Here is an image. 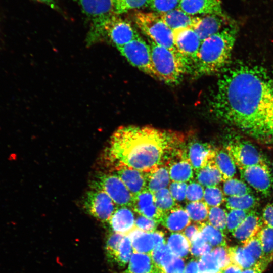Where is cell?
<instances>
[{
	"label": "cell",
	"instance_id": "cell-1",
	"mask_svg": "<svg viewBox=\"0 0 273 273\" xmlns=\"http://www.w3.org/2000/svg\"><path fill=\"white\" fill-rule=\"evenodd\" d=\"M222 71L211 111L255 140L273 145V77L260 67L249 65Z\"/></svg>",
	"mask_w": 273,
	"mask_h": 273
},
{
	"label": "cell",
	"instance_id": "cell-2",
	"mask_svg": "<svg viewBox=\"0 0 273 273\" xmlns=\"http://www.w3.org/2000/svg\"><path fill=\"white\" fill-rule=\"evenodd\" d=\"M186 140V135L180 131L148 125L122 126L111 136L106 156L116 168L149 172L166 165Z\"/></svg>",
	"mask_w": 273,
	"mask_h": 273
},
{
	"label": "cell",
	"instance_id": "cell-3",
	"mask_svg": "<svg viewBox=\"0 0 273 273\" xmlns=\"http://www.w3.org/2000/svg\"><path fill=\"white\" fill-rule=\"evenodd\" d=\"M237 32L235 22L202 42L193 70L195 75H210L227 66Z\"/></svg>",
	"mask_w": 273,
	"mask_h": 273
},
{
	"label": "cell",
	"instance_id": "cell-4",
	"mask_svg": "<svg viewBox=\"0 0 273 273\" xmlns=\"http://www.w3.org/2000/svg\"><path fill=\"white\" fill-rule=\"evenodd\" d=\"M155 78L168 84L179 82L187 71L181 58L169 49L148 39Z\"/></svg>",
	"mask_w": 273,
	"mask_h": 273
},
{
	"label": "cell",
	"instance_id": "cell-5",
	"mask_svg": "<svg viewBox=\"0 0 273 273\" xmlns=\"http://www.w3.org/2000/svg\"><path fill=\"white\" fill-rule=\"evenodd\" d=\"M132 18L136 26L148 38L172 51L181 58L185 65L175 46L173 31L164 22L158 13L136 11L133 14Z\"/></svg>",
	"mask_w": 273,
	"mask_h": 273
},
{
	"label": "cell",
	"instance_id": "cell-6",
	"mask_svg": "<svg viewBox=\"0 0 273 273\" xmlns=\"http://www.w3.org/2000/svg\"><path fill=\"white\" fill-rule=\"evenodd\" d=\"M91 22L88 36L93 42L103 35V27L115 13V0H75Z\"/></svg>",
	"mask_w": 273,
	"mask_h": 273
},
{
	"label": "cell",
	"instance_id": "cell-7",
	"mask_svg": "<svg viewBox=\"0 0 273 273\" xmlns=\"http://www.w3.org/2000/svg\"><path fill=\"white\" fill-rule=\"evenodd\" d=\"M92 186L106 193L117 206L131 207L133 195L115 174L98 175Z\"/></svg>",
	"mask_w": 273,
	"mask_h": 273
},
{
	"label": "cell",
	"instance_id": "cell-8",
	"mask_svg": "<svg viewBox=\"0 0 273 273\" xmlns=\"http://www.w3.org/2000/svg\"><path fill=\"white\" fill-rule=\"evenodd\" d=\"M175 46L181 56L187 71H192L197 61L202 43L192 28H180L173 31Z\"/></svg>",
	"mask_w": 273,
	"mask_h": 273
},
{
	"label": "cell",
	"instance_id": "cell-9",
	"mask_svg": "<svg viewBox=\"0 0 273 273\" xmlns=\"http://www.w3.org/2000/svg\"><path fill=\"white\" fill-rule=\"evenodd\" d=\"M117 49L132 66L155 78L149 44L141 36Z\"/></svg>",
	"mask_w": 273,
	"mask_h": 273
},
{
	"label": "cell",
	"instance_id": "cell-10",
	"mask_svg": "<svg viewBox=\"0 0 273 273\" xmlns=\"http://www.w3.org/2000/svg\"><path fill=\"white\" fill-rule=\"evenodd\" d=\"M225 149L239 169L256 164H267L264 155L248 141L234 139L228 143Z\"/></svg>",
	"mask_w": 273,
	"mask_h": 273
},
{
	"label": "cell",
	"instance_id": "cell-11",
	"mask_svg": "<svg viewBox=\"0 0 273 273\" xmlns=\"http://www.w3.org/2000/svg\"><path fill=\"white\" fill-rule=\"evenodd\" d=\"M139 36L129 22L115 14L105 23L102 37L107 36L118 48Z\"/></svg>",
	"mask_w": 273,
	"mask_h": 273
},
{
	"label": "cell",
	"instance_id": "cell-12",
	"mask_svg": "<svg viewBox=\"0 0 273 273\" xmlns=\"http://www.w3.org/2000/svg\"><path fill=\"white\" fill-rule=\"evenodd\" d=\"M84 207L89 214L102 222H108L117 208L106 193L95 189L87 193Z\"/></svg>",
	"mask_w": 273,
	"mask_h": 273
},
{
	"label": "cell",
	"instance_id": "cell-13",
	"mask_svg": "<svg viewBox=\"0 0 273 273\" xmlns=\"http://www.w3.org/2000/svg\"><path fill=\"white\" fill-rule=\"evenodd\" d=\"M242 178L257 191L268 196L273 189V176L267 164L239 169Z\"/></svg>",
	"mask_w": 273,
	"mask_h": 273
},
{
	"label": "cell",
	"instance_id": "cell-14",
	"mask_svg": "<svg viewBox=\"0 0 273 273\" xmlns=\"http://www.w3.org/2000/svg\"><path fill=\"white\" fill-rule=\"evenodd\" d=\"M234 23L233 20L225 13L208 14L201 17L200 20L194 29L202 42Z\"/></svg>",
	"mask_w": 273,
	"mask_h": 273
},
{
	"label": "cell",
	"instance_id": "cell-15",
	"mask_svg": "<svg viewBox=\"0 0 273 273\" xmlns=\"http://www.w3.org/2000/svg\"><path fill=\"white\" fill-rule=\"evenodd\" d=\"M215 148H212L204 159L200 168L195 172L200 184L206 187L216 186L223 180L215 162Z\"/></svg>",
	"mask_w": 273,
	"mask_h": 273
},
{
	"label": "cell",
	"instance_id": "cell-16",
	"mask_svg": "<svg viewBox=\"0 0 273 273\" xmlns=\"http://www.w3.org/2000/svg\"><path fill=\"white\" fill-rule=\"evenodd\" d=\"M166 165L168 167L170 178L172 181L186 183L193 177V168L181 149Z\"/></svg>",
	"mask_w": 273,
	"mask_h": 273
},
{
	"label": "cell",
	"instance_id": "cell-17",
	"mask_svg": "<svg viewBox=\"0 0 273 273\" xmlns=\"http://www.w3.org/2000/svg\"><path fill=\"white\" fill-rule=\"evenodd\" d=\"M131 207L139 214L158 221L162 213L155 204L154 194L147 189L133 195Z\"/></svg>",
	"mask_w": 273,
	"mask_h": 273
},
{
	"label": "cell",
	"instance_id": "cell-18",
	"mask_svg": "<svg viewBox=\"0 0 273 273\" xmlns=\"http://www.w3.org/2000/svg\"><path fill=\"white\" fill-rule=\"evenodd\" d=\"M178 8L192 16L224 14L220 0H180Z\"/></svg>",
	"mask_w": 273,
	"mask_h": 273
},
{
	"label": "cell",
	"instance_id": "cell-19",
	"mask_svg": "<svg viewBox=\"0 0 273 273\" xmlns=\"http://www.w3.org/2000/svg\"><path fill=\"white\" fill-rule=\"evenodd\" d=\"M159 223L172 232H179L191 223V219L185 209L176 205L173 208L162 212Z\"/></svg>",
	"mask_w": 273,
	"mask_h": 273
},
{
	"label": "cell",
	"instance_id": "cell-20",
	"mask_svg": "<svg viewBox=\"0 0 273 273\" xmlns=\"http://www.w3.org/2000/svg\"><path fill=\"white\" fill-rule=\"evenodd\" d=\"M118 176L133 195L147 189V174L135 169L122 167L116 168Z\"/></svg>",
	"mask_w": 273,
	"mask_h": 273
},
{
	"label": "cell",
	"instance_id": "cell-21",
	"mask_svg": "<svg viewBox=\"0 0 273 273\" xmlns=\"http://www.w3.org/2000/svg\"><path fill=\"white\" fill-rule=\"evenodd\" d=\"M158 14L164 22L172 31L180 28L194 29L201 19V17L189 15L178 8Z\"/></svg>",
	"mask_w": 273,
	"mask_h": 273
},
{
	"label": "cell",
	"instance_id": "cell-22",
	"mask_svg": "<svg viewBox=\"0 0 273 273\" xmlns=\"http://www.w3.org/2000/svg\"><path fill=\"white\" fill-rule=\"evenodd\" d=\"M112 232L126 235L135 228L134 215L126 206H118L108 221Z\"/></svg>",
	"mask_w": 273,
	"mask_h": 273
},
{
	"label": "cell",
	"instance_id": "cell-23",
	"mask_svg": "<svg viewBox=\"0 0 273 273\" xmlns=\"http://www.w3.org/2000/svg\"><path fill=\"white\" fill-rule=\"evenodd\" d=\"M263 223L258 214L251 210L243 222L232 233L233 237L242 244L255 234Z\"/></svg>",
	"mask_w": 273,
	"mask_h": 273
},
{
	"label": "cell",
	"instance_id": "cell-24",
	"mask_svg": "<svg viewBox=\"0 0 273 273\" xmlns=\"http://www.w3.org/2000/svg\"><path fill=\"white\" fill-rule=\"evenodd\" d=\"M127 235L130 239L133 252L151 255L156 246L154 232H144L134 228Z\"/></svg>",
	"mask_w": 273,
	"mask_h": 273
},
{
	"label": "cell",
	"instance_id": "cell-25",
	"mask_svg": "<svg viewBox=\"0 0 273 273\" xmlns=\"http://www.w3.org/2000/svg\"><path fill=\"white\" fill-rule=\"evenodd\" d=\"M212 148L208 143L193 141L189 143L183 150L195 172L200 168L204 159Z\"/></svg>",
	"mask_w": 273,
	"mask_h": 273
},
{
	"label": "cell",
	"instance_id": "cell-26",
	"mask_svg": "<svg viewBox=\"0 0 273 273\" xmlns=\"http://www.w3.org/2000/svg\"><path fill=\"white\" fill-rule=\"evenodd\" d=\"M127 270L130 273H158L162 270L156 265L150 255L133 252Z\"/></svg>",
	"mask_w": 273,
	"mask_h": 273
},
{
	"label": "cell",
	"instance_id": "cell-27",
	"mask_svg": "<svg viewBox=\"0 0 273 273\" xmlns=\"http://www.w3.org/2000/svg\"><path fill=\"white\" fill-rule=\"evenodd\" d=\"M146 174L147 189L153 193L166 188L169 184L170 178L167 165L159 166Z\"/></svg>",
	"mask_w": 273,
	"mask_h": 273
},
{
	"label": "cell",
	"instance_id": "cell-28",
	"mask_svg": "<svg viewBox=\"0 0 273 273\" xmlns=\"http://www.w3.org/2000/svg\"><path fill=\"white\" fill-rule=\"evenodd\" d=\"M167 245L173 255L181 258H187L190 252V242L183 233H171Z\"/></svg>",
	"mask_w": 273,
	"mask_h": 273
},
{
	"label": "cell",
	"instance_id": "cell-29",
	"mask_svg": "<svg viewBox=\"0 0 273 273\" xmlns=\"http://www.w3.org/2000/svg\"><path fill=\"white\" fill-rule=\"evenodd\" d=\"M215 162L223 181L233 178L236 172V166L225 150L215 148Z\"/></svg>",
	"mask_w": 273,
	"mask_h": 273
},
{
	"label": "cell",
	"instance_id": "cell-30",
	"mask_svg": "<svg viewBox=\"0 0 273 273\" xmlns=\"http://www.w3.org/2000/svg\"><path fill=\"white\" fill-rule=\"evenodd\" d=\"M199 231L203 238L212 247L227 246L223 231L211 225L208 222L198 223Z\"/></svg>",
	"mask_w": 273,
	"mask_h": 273
},
{
	"label": "cell",
	"instance_id": "cell-31",
	"mask_svg": "<svg viewBox=\"0 0 273 273\" xmlns=\"http://www.w3.org/2000/svg\"><path fill=\"white\" fill-rule=\"evenodd\" d=\"M228 251L231 262L243 270L251 267L257 263L243 245L228 247Z\"/></svg>",
	"mask_w": 273,
	"mask_h": 273
},
{
	"label": "cell",
	"instance_id": "cell-32",
	"mask_svg": "<svg viewBox=\"0 0 273 273\" xmlns=\"http://www.w3.org/2000/svg\"><path fill=\"white\" fill-rule=\"evenodd\" d=\"M259 235L263 250L262 262L268 266L273 261V228L263 223Z\"/></svg>",
	"mask_w": 273,
	"mask_h": 273
},
{
	"label": "cell",
	"instance_id": "cell-33",
	"mask_svg": "<svg viewBox=\"0 0 273 273\" xmlns=\"http://www.w3.org/2000/svg\"><path fill=\"white\" fill-rule=\"evenodd\" d=\"M225 205L230 209L250 211L258 204L257 198L252 193L239 196H228L225 199Z\"/></svg>",
	"mask_w": 273,
	"mask_h": 273
},
{
	"label": "cell",
	"instance_id": "cell-34",
	"mask_svg": "<svg viewBox=\"0 0 273 273\" xmlns=\"http://www.w3.org/2000/svg\"><path fill=\"white\" fill-rule=\"evenodd\" d=\"M209 207L204 202H190L185 210L191 220L198 223L204 222L208 219Z\"/></svg>",
	"mask_w": 273,
	"mask_h": 273
},
{
	"label": "cell",
	"instance_id": "cell-35",
	"mask_svg": "<svg viewBox=\"0 0 273 273\" xmlns=\"http://www.w3.org/2000/svg\"><path fill=\"white\" fill-rule=\"evenodd\" d=\"M223 191L228 196H239L252 193L251 189L245 182L234 178L224 181Z\"/></svg>",
	"mask_w": 273,
	"mask_h": 273
},
{
	"label": "cell",
	"instance_id": "cell-36",
	"mask_svg": "<svg viewBox=\"0 0 273 273\" xmlns=\"http://www.w3.org/2000/svg\"><path fill=\"white\" fill-rule=\"evenodd\" d=\"M153 194L155 204L161 212L169 210L177 205L167 188L161 189Z\"/></svg>",
	"mask_w": 273,
	"mask_h": 273
},
{
	"label": "cell",
	"instance_id": "cell-37",
	"mask_svg": "<svg viewBox=\"0 0 273 273\" xmlns=\"http://www.w3.org/2000/svg\"><path fill=\"white\" fill-rule=\"evenodd\" d=\"M227 212L219 207H209L208 223L223 232L226 229Z\"/></svg>",
	"mask_w": 273,
	"mask_h": 273
},
{
	"label": "cell",
	"instance_id": "cell-38",
	"mask_svg": "<svg viewBox=\"0 0 273 273\" xmlns=\"http://www.w3.org/2000/svg\"><path fill=\"white\" fill-rule=\"evenodd\" d=\"M133 253L130 239L127 235H124L118 248L115 263L121 267L124 266L129 262Z\"/></svg>",
	"mask_w": 273,
	"mask_h": 273
},
{
	"label": "cell",
	"instance_id": "cell-39",
	"mask_svg": "<svg viewBox=\"0 0 273 273\" xmlns=\"http://www.w3.org/2000/svg\"><path fill=\"white\" fill-rule=\"evenodd\" d=\"M125 235L112 232L107 237L105 252L108 261L115 262L120 244Z\"/></svg>",
	"mask_w": 273,
	"mask_h": 273
},
{
	"label": "cell",
	"instance_id": "cell-40",
	"mask_svg": "<svg viewBox=\"0 0 273 273\" xmlns=\"http://www.w3.org/2000/svg\"><path fill=\"white\" fill-rule=\"evenodd\" d=\"M174 255L166 243L157 245L151 254L156 265L162 270V267Z\"/></svg>",
	"mask_w": 273,
	"mask_h": 273
},
{
	"label": "cell",
	"instance_id": "cell-41",
	"mask_svg": "<svg viewBox=\"0 0 273 273\" xmlns=\"http://www.w3.org/2000/svg\"><path fill=\"white\" fill-rule=\"evenodd\" d=\"M259 230L242 244L257 262H262L263 258V250Z\"/></svg>",
	"mask_w": 273,
	"mask_h": 273
},
{
	"label": "cell",
	"instance_id": "cell-42",
	"mask_svg": "<svg viewBox=\"0 0 273 273\" xmlns=\"http://www.w3.org/2000/svg\"><path fill=\"white\" fill-rule=\"evenodd\" d=\"M203 199L209 207H219L224 200L223 192L216 186L206 187Z\"/></svg>",
	"mask_w": 273,
	"mask_h": 273
},
{
	"label": "cell",
	"instance_id": "cell-43",
	"mask_svg": "<svg viewBox=\"0 0 273 273\" xmlns=\"http://www.w3.org/2000/svg\"><path fill=\"white\" fill-rule=\"evenodd\" d=\"M190 252L195 257H201L210 253L212 246L202 236L199 232L191 241Z\"/></svg>",
	"mask_w": 273,
	"mask_h": 273
},
{
	"label": "cell",
	"instance_id": "cell-44",
	"mask_svg": "<svg viewBox=\"0 0 273 273\" xmlns=\"http://www.w3.org/2000/svg\"><path fill=\"white\" fill-rule=\"evenodd\" d=\"M199 271L202 273H219L221 271L216 260L211 253L200 257L198 261Z\"/></svg>",
	"mask_w": 273,
	"mask_h": 273
},
{
	"label": "cell",
	"instance_id": "cell-45",
	"mask_svg": "<svg viewBox=\"0 0 273 273\" xmlns=\"http://www.w3.org/2000/svg\"><path fill=\"white\" fill-rule=\"evenodd\" d=\"M250 211L230 209L227 213L226 229L228 230L232 233L243 222Z\"/></svg>",
	"mask_w": 273,
	"mask_h": 273
},
{
	"label": "cell",
	"instance_id": "cell-46",
	"mask_svg": "<svg viewBox=\"0 0 273 273\" xmlns=\"http://www.w3.org/2000/svg\"><path fill=\"white\" fill-rule=\"evenodd\" d=\"M149 0H115V13L119 15L129 10L147 7Z\"/></svg>",
	"mask_w": 273,
	"mask_h": 273
},
{
	"label": "cell",
	"instance_id": "cell-47",
	"mask_svg": "<svg viewBox=\"0 0 273 273\" xmlns=\"http://www.w3.org/2000/svg\"><path fill=\"white\" fill-rule=\"evenodd\" d=\"M180 0H149L147 7L157 13L168 12L178 8Z\"/></svg>",
	"mask_w": 273,
	"mask_h": 273
},
{
	"label": "cell",
	"instance_id": "cell-48",
	"mask_svg": "<svg viewBox=\"0 0 273 273\" xmlns=\"http://www.w3.org/2000/svg\"><path fill=\"white\" fill-rule=\"evenodd\" d=\"M203 186L199 183L192 181L187 185L186 199L189 202L201 201L204 197Z\"/></svg>",
	"mask_w": 273,
	"mask_h": 273
},
{
	"label": "cell",
	"instance_id": "cell-49",
	"mask_svg": "<svg viewBox=\"0 0 273 273\" xmlns=\"http://www.w3.org/2000/svg\"><path fill=\"white\" fill-rule=\"evenodd\" d=\"M210 253L215 258L221 270L231 263L228 246L216 247Z\"/></svg>",
	"mask_w": 273,
	"mask_h": 273
},
{
	"label": "cell",
	"instance_id": "cell-50",
	"mask_svg": "<svg viewBox=\"0 0 273 273\" xmlns=\"http://www.w3.org/2000/svg\"><path fill=\"white\" fill-rule=\"evenodd\" d=\"M185 264L183 258L174 255L162 268L164 273H184Z\"/></svg>",
	"mask_w": 273,
	"mask_h": 273
},
{
	"label": "cell",
	"instance_id": "cell-51",
	"mask_svg": "<svg viewBox=\"0 0 273 273\" xmlns=\"http://www.w3.org/2000/svg\"><path fill=\"white\" fill-rule=\"evenodd\" d=\"M159 222L140 215L135 219V228L147 232L156 231Z\"/></svg>",
	"mask_w": 273,
	"mask_h": 273
},
{
	"label": "cell",
	"instance_id": "cell-52",
	"mask_svg": "<svg viewBox=\"0 0 273 273\" xmlns=\"http://www.w3.org/2000/svg\"><path fill=\"white\" fill-rule=\"evenodd\" d=\"M187 187L186 183L172 181L168 189L175 201H183L186 199Z\"/></svg>",
	"mask_w": 273,
	"mask_h": 273
},
{
	"label": "cell",
	"instance_id": "cell-53",
	"mask_svg": "<svg viewBox=\"0 0 273 273\" xmlns=\"http://www.w3.org/2000/svg\"><path fill=\"white\" fill-rule=\"evenodd\" d=\"M261 219L264 224L273 228V201L263 208Z\"/></svg>",
	"mask_w": 273,
	"mask_h": 273
},
{
	"label": "cell",
	"instance_id": "cell-54",
	"mask_svg": "<svg viewBox=\"0 0 273 273\" xmlns=\"http://www.w3.org/2000/svg\"><path fill=\"white\" fill-rule=\"evenodd\" d=\"M199 232V226L196 224H190L183 231V234L190 242Z\"/></svg>",
	"mask_w": 273,
	"mask_h": 273
},
{
	"label": "cell",
	"instance_id": "cell-55",
	"mask_svg": "<svg viewBox=\"0 0 273 273\" xmlns=\"http://www.w3.org/2000/svg\"><path fill=\"white\" fill-rule=\"evenodd\" d=\"M267 267L263 262H257L252 267L242 270L241 273H263Z\"/></svg>",
	"mask_w": 273,
	"mask_h": 273
},
{
	"label": "cell",
	"instance_id": "cell-56",
	"mask_svg": "<svg viewBox=\"0 0 273 273\" xmlns=\"http://www.w3.org/2000/svg\"><path fill=\"white\" fill-rule=\"evenodd\" d=\"M198 262L191 259L185 267L184 273H199Z\"/></svg>",
	"mask_w": 273,
	"mask_h": 273
},
{
	"label": "cell",
	"instance_id": "cell-57",
	"mask_svg": "<svg viewBox=\"0 0 273 273\" xmlns=\"http://www.w3.org/2000/svg\"><path fill=\"white\" fill-rule=\"evenodd\" d=\"M242 269L233 263L221 270L220 273H241Z\"/></svg>",
	"mask_w": 273,
	"mask_h": 273
},
{
	"label": "cell",
	"instance_id": "cell-58",
	"mask_svg": "<svg viewBox=\"0 0 273 273\" xmlns=\"http://www.w3.org/2000/svg\"><path fill=\"white\" fill-rule=\"evenodd\" d=\"M47 5L52 9L59 12H61L58 0H34Z\"/></svg>",
	"mask_w": 273,
	"mask_h": 273
},
{
	"label": "cell",
	"instance_id": "cell-59",
	"mask_svg": "<svg viewBox=\"0 0 273 273\" xmlns=\"http://www.w3.org/2000/svg\"><path fill=\"white\" fill-rule=\"evenodd\" d=\"M122 273H130L129 271H128L127 270L124 271V272H123Z\"/></svg>",
	"mask_w": 273,
	"mask_h": 273
},
{
	"label": "cell",
	"instance_id": "cell-60",
	"mask_svg": "<svg viewBox=\"0 0 273 273\" xmlns=\"http://www.w3.org/2000/svg\"><path fill=\"white\" fill-rule=\"evenodd\" d=\"M158 273H164V272L162 270H161Z\"/></svg>",
	"mask_w": 273,
	"mask_h": 273
},
{
	"label": "cell",
	"instance_id": "cell-61",
	"mask_svg": "<svg viewBox=\"0 0 273 273\" xmlns=\"http://www.w3.org/2000/svg\"><path fill=\"white\" fill-rule=\"evenodd\" d=\"M199 273H202V272H199Z\"/></svg>",
	"mask_w": 273,
	"mask_h": 273
}]
</instances>
